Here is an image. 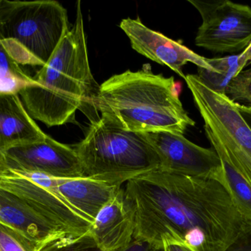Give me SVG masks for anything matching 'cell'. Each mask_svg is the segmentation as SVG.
Masks as SVG:
<instances>
[{
    "label": "cell",
    "mask_w": 251,
    "mask_h": 251,
    "mask_svg": "<svg viewBox=\"0 0 251 251\" xmlns=\"http://www.w3.org/2000/svg\"><path fill=\"white\" fill-rule=\"evenodd\" d=\"M47 136L31 117L19 94L0 93V152L43 141Z\"/></svg>",
    "instance_id": "15"
},
{
    "label": "cell",
    "mask_w": 251,
    "mask_h": 251,
    "mask_svg": "<svg viewBox=\"0 0 251 251\" xmlns=\"http://www.w3.org/2000/svg\"><path fill=\"white\" fill-rule=\"evenodd\" d=\"M240 60H241L243 69L251 64V43L243 53H240Z\"/></svg>",
    "instance_id": "25"
},
{
    "label": "cell",
    "mask_w": 251,
    "mask_h": 251,
    "mask_svg": "<svg viewBox=\"0 0 251 251\" xmlns=\"http://www.w3.org/2000/svg\"><path fill=\"white\" fill-rule=\"evenodd\" d=\"M41 245L0 223V251H38Z\"/></svg>",
    "instance_id": "20"
},
{
    "label": "cell",
    "mask_w": 251,
    "mask_h": 251,
    "mask_svg": "<svg viewBox=\"0 0 251 251\" xmlns=\"http://www.w3.org/2000/svg\"><path fill=\"white\" fill-rule=\"evenodd\" d=\"M38 251H105L99 246L90 231L79 237H63L51 240Z\"/></svg>",
    "instance_id": "19"
},
{
    "label": "cell",
    "mask_w": 251,
    "mask_h": 251,
    "mask_svg": "<svg viewBox=\"0 0 251 251\" xmlns=\"http://www.w3.org/2000/svg\"><path fill=\"white\" fill-rule=\"evenodd\" d=\"M38 85L0 41V93L19 94L28 86Z\"/></svg>",
    "instance_id": "17"
},
{
    "label": "cell",
    "mask_w": 251,
    "mask_h": 251,
    "mask_svg": "<svg viewBox=\"0 0 251 251\" xmlns=\"http://www.w3.org/2000/svg\"><path fill=\"white\" fill-rule=\"evenodd\" d=\"M0 223L16 230L41 246L60 237H74L23 197L1 185Z\"/></svg>",
    "instance_id": "12"
},
{
    "label": "cell",
    "mask_w": 251,
    "mask_h": 251,
    "mask_svg": "<svg viewBox=\"0 0 251 251\" xmlns=\"http://www.w3.org/2000/svg\"><path fill=\"white\" fill-rule=\"evenodd\" d=\"M238 106L240 113L251 128V106L240 104V103H238Z\"/></svg>",
    "instance_id": "26"
},
{
    "label": "cell",
    "mask_w": 251,
    "mask_h": 251,
    "mask_svg": "<svg viewBox=\"0 0 251 251\" xmlns=\"http://www.w3.org/2000/svg\"><path fill=\"white\" fill-rule=\"evenodd\" d=\"M226 251H251V228L240 236Z\"/></svg>",
    "instance_id": "23"
},
{
    "label": "cell",
    "mask_w": 251,
    "mask_h": 251,
    "mask_svg": "<svg viewBox=\"0 0 251 251\" xmlns=\"http://www.w3.org/2000/svg\"><path fill=\"white\" fill-rule=\"evenodd\" d=\"M218 177H189L157 170L126 184L135 212L134 239L163 246L174 240L193 251H226L251 228Z\"/></svg>",
    "instance_id": "1"
},
{
    "label": "cell",
    "mask_w": 251,
    "mask_h": 251,
    "mask_svg": "<svg viewBox=\"0 0 251 251\" xmlns=\"http://www.w3.org/2000/svg\"><path fill=\"white\" fill-rule=\"evenodd\" d=\"M201 16L196 44L215 53H243L251 43V7L229 0H187ZM240 54V53H238Z\"/></svg>",
    "instance_id": "7"
},
{
    "label": "cell",
    "mask_w": 251,
    "mask_h": 251,
    "mask_svg": "<svg viewBox=\"0 0 251 251\" xmlns=\"http://www.w3.org/2000/svg\"><path fill=\"white\" fill-rule=\"evenodd\" d=\"M0 185L23 197L74 237L90 231L91 223L59 196L11 171L0 169Z\"/></svg>",
    "instance_id": "11"
},
{
    "label": "cell",
    "mask_w": 251,
    "mask_h": 251,
    "mask_svg": "<svg viewBox=\"0 0 251 251\" xmlns=\"http://www.w3.org/2000/svg\"><path fill=\"white\" fill-rule=\"evenodd\" d=\"M121 186L93 178H55L49 191L63 199L92 223L100 211L115 198Z\"/></svg>",
    "instance_id": "14"
},
{
    "label": "cell",
    "mask_w": 251,
    "mask_h": 251,
    "mask_svg": "<svg viewBox=\"0 0 251 251\" xmlns=\"http://www.w3.org/2000/svg\"><path fill=\"white\" fill-rule=\"evenodd\" d=\"M119 251H164V249L163 246L154 244L146 240L133 239L126 248Z\"/></svg>",
    "instance_id": "22"
},
{
    "label": "cell",
    "mask_w": 251,
    "mask_h": 251,
    "mask_svg": "<svg viewBox=\"0 0 251 251\" xmlns=\"http://www.w3.org/2000/svg\"><path fill=\"white\" fill-rule=\"evenodd\" d=\"M93 106L131 132L167 131L184 135L196 125L183 107L174 78L126 71L104 81Z\"/></svg>",
    "instance_id": "3"
},
{
    "label": "cell",
    "mask_w": 251,
    "mask_h": 251,
    "mask_svg": "<svg viewBox=\"0 0 251 251\" xmlns=\"http://www.w3.org/2000/svg\"><path fill=\"white\" fill-rule=\"evenodd\" d=\"M135 212L126 198L125 189L107 203L91 224L90 233L97 244L105 251H119L134 239Z\"/></svg>",
    "instance_id": "13"
},
{
    "label": "cell",
    "mask_w": 251,
    "mask_h": 251,
    "mask_svg": "<svg viewBox=\"0 0 251 251\" xmlns=\"http://www.w3.org/2000/svg\"><path fill=\"white\" fill-rule=\"evenodd\" d=\"M159 157V170L189 177H218L221 159L213 148H205L184 135L159 131L141 134Z\"/></svg>",
    "instance_id": "9"
},
{
    "label": "cell",
    "mask_w": 251,
    "mask_h": 251,
    "mask_svg": "<svg viewBox=\"0 0 251 251\" xmlns=\"http://www.w3.org/2000/svg\"><path fill=\"white\" fill-rule=\"evenodd\" d=\"M204 122L206 137L251 186V128L234 103L205 86L196 75L184 78Z\"/></svg>",
    "instance_id": "6"
},
{
    "label": "cell",
    "mask_w": 251,
    "mask_h": 251,
    "mask_svg": "<svg viewBox=\"0 0 251 251\" xmlns=\"http://www.w3.org/2000/svg\"><path fill=\"white\" fill-rule=\"evenodd\" d=\"M74 148L84 177L121 187L160 167L157 154L141 134L127 131L107 115L93 121L86 137Z\"/></svg>",
    "instance_id": "4"
},
{
    "label": "cell",
    "mask_w": 251,
    "mask_h": 251,
    "mask_svg": "<svg viewBox=\"0 0 251 251\" xmlns=\"http://www.w3.org/2000/svg\"><path fill=\"white\" fill-rule=\"evenodd\" d=\"M0 169L36 172L57 178L84 177L82 164L75 149L50 136L43 141L15 146L0 152Z\"/></svg>",
    "instance_id": "8"
},
{
    "label": "cell",
    "mask_w": 251,
    "mask_h": 251,
    "mask_svg": "<svg viewBox=\"0 0 251 251\" xmlns=\"http://www.w3.org/2000/svg\"><path fill=\"white\" fill-rule=\"evenodd\" d=\"M226 96L234 103L244 102L251 106V67L242 71L234 78Z\"/></svg>",
    "instance_id": "21"
},
{
    "label": "cell",
    "mask_w": 251,
    "mask_h": 251,
    "mask_svg": "<svg viewBox=\"0 0 251 251\" xmlns=\"http://www.w3.org/2000/svg\"><path fill=\"white\" fill-rule=\"evenodd\" d=\"M33 78L38 85L26 87L19 95L31 117L47 126L72 122L78 109L93 105L100 86L90 66L80 1L74 26Z\"/></svg>",
    "instance_id": "2"
},
{
    "label": "cell",
    "mask_w": 251,
    "mask_h": 251,
    "mask_svg": "<svg viewBox=\"0 0 251 251\" xmlns=\"http://www.w3.org/2000/svg\"><path fill=\"white\" fill-rule=\"evenodd\" d=\"M162 245L164 251H193L186 245L174 240H164Z\"/></svg>",
    "instance_id": "24"
},
{
    "label": "cell",
    "mask_w": 251,
    "mask_h": 251,
    "mask_svg": "<svg viewBox=\"0 0 251 251\" xmlns=\"http://www.w3.org/2000/svg\"><path fill=\"white\" fill-rule=\"evenodd\" d=\"M69 31L58 1L0 0V41L22 66L47 64Z\"/></svg>",
    "instance_id": "5"
},
{
    "label": "cell",
    "mask_w": 251,
    "mask_h": 251,
    "mask_svg": "<svg viewBox=\"0 0 251 251\" xmlns=\"http://www.w3.org/2000/svg\"><path fill=\"white\" fill-rule=\"evenodd\" d=\"M207 60L211 69L198 67L196 76L209 89L226 95L228 86L233 80L244 69L240 60V53Z\"/></svg>",
    "instance_id": "16"
},
{
    "label": "cell",
    "mask_w": 251,
    "mask_h": 251,
    "mask_svg": "<svg viewBox=\"0 0 251 251\" xmlns=\"http://www.w3.org/2000/svg\"><path fill=\"white\" fill-rule=\"evenodd\" d=\"M216 153L222 165V181L234 203L251 221V186L222 153Z\"/></svg>",
    "instance_id": "18"
},
{
    "label": "cell",
    "mask_w": 251,
    "mask_h": 251,
    "mask_svg": "<svg viewBox=\"0 0 251 251\" xmlns=\"http://www.w3.org/2000/svg\"><path fill=\"white\" fill-rule=\"evenodd\" d=\"M120 28L129 38L131 47L150 60L171 68L181 78H185L182 67L193 63L197 67L210 69L208 58L199 56L178 41L147 28L139 19H123Z\"/></svg>",
    "instance_id": "10"
}]
</instances>
